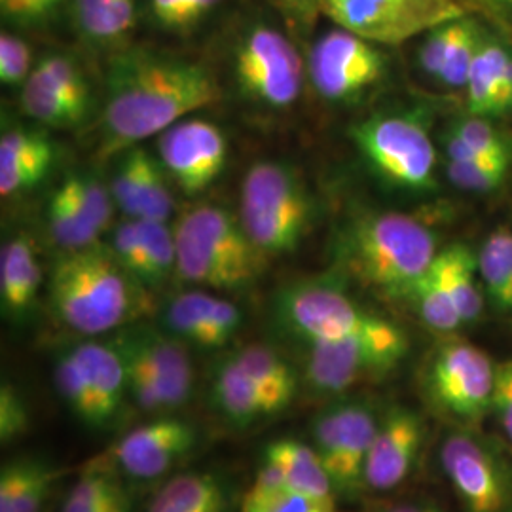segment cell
I'll return each instance as SVG.
<instances>
[{
  "label": "cell",
  "instance_id": "6da1fadb",
  "mask_svg": "<svg viewBox=\"0 0 512 512\" xmlns=\"http://www.w3.org/2000/svg\"><path fill=\"white\" fill-rule=\"evenodd\" d=\"M219 99V82L202 63L148 52L118 55L107 73L99 156L137 147Z\"/></svg>",
  "mask_w": 512,
  "mask_h": 512
},
{
  "label": "cell",
  "instance_id": "7a4b0ae2",
  "mask_svg": "<svg viewBox=\"0 0 512 512\" xmlns=\"http://www.w3.org/2000/svg\"><path fill=\"white\" fill-rule=\"evenodd\" d=\"M50 302L57 319L82 336L124 329L147 308L145 287L99 243L55 262Z\"/></svg>",
  "mask_w": 512,
  "mask_h": 512
},
{
  "label": "cell",
  "instance_id": "3957f363",
  "mask_svg": "<svg viewBox=\"0 0 512 512\" xmlns=\"http://www.w3.org/2000/svg\"><path fill=\"white\" fill-rule=\"evenodd\" d=\"M177 270L183 281L234 293L251 287L268 258L247 236L239 217L228 209L202 203L186 209L175 230Z\"/></svg>",
  "mask_w": 512,
  "mask_h": 512
},
{
  "label": "cell",
  "instance_id": "277c9868",
  "mask_svg": "<svg viewBox=\"0 0 512 512\" xmlns=\"http://www.w3.org/2000/svg\"><path fill=\"white\" fill-rule=\"evenodd\" d=\"M437 255L435 234L416 217L393 211L357 220L344 239L349 270L391 296L406 298Z\"/></svg>",
  "mask_w": 512,
  "mask_h": 512
},
{
  "label": "cell",
  "instance_id": "5b68a950",
  "mask_svg": "<svg viewBox=\"0 0 512 512\" xmlns=\"http://www.w3.org/2000/svg\"><path fill=\"white\" fill-rule=\"evenodd\" d=\"M313 202L294 165L262 160L245 171L239 220L268 260L293 255L310 230Z\"/></svg>",
  "mask_w": 512,
  "mask_h": 512
},
{
  "label": "cell",
  "instance_id": "8992f818",
  "mask_svg": "<svg viewBox=\"0 0 512 512\" xmlns=\"http://www.w3.org/2000/svg\"><path fill=\"white\" fill-rule=\"evenodd\" d=\"M120 353L129 397L143 414L169 416L194 391V366L186 344L167 330L131 323L110 342Z\"/></svg>",
  "mask_w": 512,
  "mask_h": 512
},
{
  "label": "cell",
  "instance_id": "52a82bcc",
  "mask_svg": "<svg viewBox=\"0 0 512 512\" xmlns=\"http://www.w3.org/2000/svg\"><path fill=\"white\" fill-rule=\"evenodd\" d=\"M408 353V338L393 323L365 334L308 344L304 382L315 395L340 397L357 385L382 378Z\"/></svg>",
  "mask_w": 512,
  "mask_h": 512
},
{
  "label": "cell",
  "instance_id": "ba28073f",
  "mask_svg": "<svg viewBox=\"0 0 512 512\" xmlns=\"http://www.w3.org/2000/svg\"><path fill=\"white\" fill-rule=\"evenodd\" d=\"M351 137L366 162L389 183L416 192L435 186L437 152L420 116H372L353 126Z\"/></svg>",
  "mask_w": 512,
  "mask_h": 512
},
{
  "label": "cell",
  "instance_id": "9c48e42d",
  "mask_svg": "<svg viewBox=\"0 0 512 512\" xmlns=\"http://www.w3.org/2000/svg\"><path fill=\"white\" fill-rule=\"evenodd\" d=\"M241 95L264 109L293 107L304 88V61L293 40L270 25L251 27L234 54Z\"/></svg>",
  "mask_w": 512,
  "mask_h": 512
},
{
  "label": "cell",
  "instance_id": "30bf717a",
  "mask_svg": "<svg viewBox=\"0 0 512 512\" xmlns=\"http://www.w3.org/2000/svg\"><path fill=\"white\" fill-rule=\"evenodd\" d=\"M382 418L359 399H344L323 408L311 421V440L327 469L336 495L355 494L365 486L368 452Z\"/></svg>",
  "mask_w": 512,
  "mask_h": 512
},
{
  "label": "cell",
  "instance_id": "8fae6325",
  "mask_svg": "<svg viewBox=\"0 0 512 512\" xmlns=\"http://www.w3.org/2000/svg\"><path fill=\"white\" fill-rule=\"evenodd\" d=\"M281 327L306 344L332 342L380 329L387 319L355 304L338 287L319 281L294 283L275 298Z\"/></svg>",
  "mask_w": 512,
  "mask_h": 512
},
{
  "label": "cell",
  "instance_id": "7c38bea8",
  "mask_svg": "<svg viewBox=\"0 0 512 512\" xmlns=\"http://www.w3.org/2000/svg\"><path fill=\"white\" fill-rule=\"evenodd\" d=\"M323 14L372 44H403L465 16L463 0H325Z\"/></svg>",
  "mask_w": 512,
  "mask_h": 512
},
{
  "label": "cell",
  "instance_id": "4fadbf2b",
  "mask_svg": "<svg viewBox=\"0 0 512 512\" xmlns=\"http://www.w3.org/2000/svg\"><path fill=\"white\" fill-rule=\"evenodd\" d=\"M198 431L192 423L160 416L131 429L82 471H105L131 480H154L169 473L196 446Z\"/></svg>",
  "mask_w": 512,
  "mask_h": 512
},
{
  "label": "cell",
  "instance_id": "5bb4252c",
  "mask_svg": "<svg viewBox=\"0 0 512 512\" xmlns=\"http://www.w3.org/2000/svg\"><path fill=\"white\" fill-rule=\"evenodd\" d=\"M494 384L492 359L463 340L444 344L427 370L433 403L458 420H482L492 410Z\"/></svg>",
  "mask_w": 512,
  "mask_h": 512
},
{
  "label": "cell",
  "instance_id": "9a60e30c",
  "mask_svg": "<svg viewBox=\"0 0 512 512\" xmlns=\"http://www.w3.org/2000/svg\"><path fill=\"white\" fill-rule=\"evenodd\" d=\"M308 71L315 92L332 103H344L382 80L385 59L372 42L340 27L313 44Z\"/></svg>",
  "mask_w": 512,
  "mask_h": 512
},
{
  "label": "cell",
  "instance_id": "2e32d148",
  "mask_svg": "<svg viewBox=\"0 0 512 512\" xmlns=\"http://www.w3.org/2000/svg\"><path fill=\"white\" fill-rule=\"evenodd\" d=\"M158 158L165 173L186 196H198L220 177L228 160V141L219 126L184 118L158 135Z\"/></svg>",
  "mask_w": 512,
  "mask_h": 512
},
{
  "label": "cell",
  "instance_id": "e0dca14e",
  "mask_svg": "<svg viewBox=\"0 0 512 512\" xmlns=\"http://www.w3.org/2000/svg\"><path fill=\"white\" fill-rule=\"evenodd\" d=\"M442 469L469 512H503L512 499L511 475L490 446L452 433L440 448Z\"/></svg>",
  "mask_w": 512,
  "mask_h": 512
},
{
  "label": "cell",
  "instance_id": "ac0fdd59",
  "mask_svg": "<svg viewBox=\"0 0 512 512\" xmlns=\"http://www.w3.org/2000/svg\"><path fill=\"white\" fill-rule=\"evenodd\" d=\"M425 439L420 416L408 408H393L385 414L368 452L365 488L389 492L410 476Z\"/></svg>",
  "mask_w": 512,
  "mask_h": 512
},
{
  "label": "cell",
  "instance_id": "d6986e66",
  "mask_svg": "<svg viewBox=\"0 0 512 512\" xmlns=\"http://www.w3.org/2000/svg\"><path fill=\"white\" fill-rule=\"evenodd\" d=\"M164 330L186 346L219 349L238 334L243 315L230 300L205 291L175 294L165 304Z\"/></svg>",
  "mask_w": 512,
  "mask_h": 512
},
{
  "label": "cell",
  "instance_id": "ffe728a7",
  "mask_svg": "<svg viewBox=\"0 0 512 512\" xmlns=\"http://www.w3.org/2000/svg\"><path fill=\"white\" fill-rule=\"evenodd\" d=\"M52 139L33 129H6L0 139V194L16 196L42 183L54 167Z\"/></svg>",
  "mask_w": 512,
  "mask_h": 512
},
{
  "label": "cell",
  "instance_id": "44dd1931",
  "mask_svg": "<svg viewBox=\"0 0 512 512\" xmlns=\"http://www.w3.org/2000/svg\"><path fill=\"white\" fill-rule=\"evenodd\" d=\"M73 353L84 368L99 410L101 429H107L122 414L129 399L128 376L120 353L112 344L82 342Z\"/></svg>",
  "mask_w": 512,
  "mask_h": 512
},
{
  "label": "cell",
  "instance_id": "7402d4cb",
  "mask_svg": "<svg viewBox=\"0 0 512 512\" xmlns=\"http://www.w3.org/2000/svg\"><path fill=\"white\" fill-rule=\"evenodd\" d=\"M42 285L37 245L29 234H18L4 243L0 253V302L10 319H23L35 306Z\"/></svg>",
  "mask_w": 512,
  "mask_h": 512
},
{
  "label": "cell",
  "instance_id": "603a6c76",
  "mask_svg": "<svg viewBox=\"0 0 512 512\" xmlns=\"http://www.w3.org/2000/svg\"><path fill=\"white\" fill-rule=\"evenodd\" d=\"M211 401L220 416L239 429L274 416L258 385L232 355L220 359L213 368Z\"/></svg>",
  "mask_w": 512,
  "mask_h": 512
},
{
  "label": "cell",
  "instance_id": "cb8c5ba5",
  "mask_svg": "<svg viewBox=\"0 0 512 512\" xmlns=\"http://www.w3.org/2000/svg\"><path fill=\"white\" fill-rule=\"evenodd\" d=\"M55 480L57 471L44 459H10L0 471V512L42 511Z\"/></svg>",
  "mask_w": 512,
  "mask_h": 512
},
{
  "label": "cell",
  "instance_id": "d4e9b609",
  "mask_svg": "<svg viewBox=\"0 0 512 512\" xmlns=\"http://www.w3.org/2000/svg\"><path fill=\"white\" fill-rule=\"evenodd\" d=\"M232 357L258 385L274 416L293 403L298 393V376L277 351L264 344H249L234 351Z\"/></svg>",
  "mask_w": 512,
  "mask_h": 512
},
{
  "label": "cell",
  "instance_id": "484cf974",
  "mask_svg": "<svg viewBox=\"0 0 512 512\" xmlns=\"http://www.w3.org/2000/svg\"><path fill=\"white\" fill-rule=\"evenodd\" d=\"M137 19V0H73L74 29L97 48L116 46Z\"/></svg>",
  "mask_w": 512,
  "mask_h": 512
},
{
  "label": "cell",
  "instance_id": "4316f807",
  "mask_svg": "<svg viewBox=\"0 0 512 512\" xmlns=\"http://www.w3.org/2000/svg\"><path fill=\"white\" fill-rule=\"evenodd\" d=\"M228 497L219 476L184 473L165 482L147 512H226Z\"/></svg>",
  "mask_w": 512,
  "mask_h": 512
},
{
  "label": "cell",
  "instance_id": "83f0119b",
  "mask_svg": "<svg viewBox=\"0 0 512 512\" xmlns=\"http://www.w3.org/2000/svg\"><path fill=\"white\" fill-rule=\"evenodd\" d=\"M264 454L281 467L289 490L311 497H336L329 473L313 446L300 440H275L266 446Z\"/></svg>",
  "mask_w": 512,
  "mask_h": 512
},
{
  "label": "cell",
  "instance_id": "f1b7e54d",
  "mask_svg": "<svg viewBox=\"0 0 512 512\" xmlns=\"http://www.w3.org/2000/svg\"><path fill=\"white\" fill-rule=\"evenodd\" d=\"M512 52L497 40L482 38L467 76V110L473 116H499V90Z\"/></svg>",
  "mask_w": 512,
  "mask_h": 512
},
{
  "label": "cell",
  "instance_id": "f546056e",
  "mask_svg": "<svg viewBox=\"0 0 512 512\" xmlns=\"http://www.w3.org/2000/svg\"><path fill=\"white\" fill-rule=\"evenodd\" d=\"M444 291L454 302L463 323H473L482 313V293L476 285L475 256L463 245H452L433 262Z\"/></svg>",
  "mask_w": 512,
  "mask_h": 512
},
{
  "label": "cell",
  "instance_id": "4dcf8cb0",
  "mask_svg": "<svg viewBox=\"0 0 512 512\" xmlns=\"http://www.w3.org/2000/svg\"><path fill=\"white\" fill-rule=\"evenodd\" d=\"M46 220L50 236L65 251H78L97 245L101 236L63 183L55 188L48 202Z\"/></svg>",
  "mask_w": 512,
  "mask_h": 512
},
{
  "label": "cell",
  "instance_id": "1f68e13d",
  "mask_svg": "<svg viewBox=\"0 0 512 512\" xmlns=\"http://www.w3.org/2000/svg\"><path fill=\"white\" fill-rule=\"evenodd\" d=\"M131 495L122 478L105 471H82L61 512H129Z\"/></svg>",
  "mask_w": 512,
  "mask_h": 512
},
{
  "label": "cell",
  "instance_id": "d6a6232c",
  "mask_svg": "<svg viewBox=\"0 0 512 512\" xmlns=\"http://www.w3.org/2000/svg\"><path fill=\"white\" fill-rule=\"evenodd\" d=\"M141 234V270L137 281L145 289H160L177 270L175 236L167 228V222L137 219Z\"/></svg>",
  "mask_w": 512,
  "mask_h": 512
},
{
  "label": "cell",
  "instance_id": "836d02e7",
  "mask_svg": "<svg viewBox=\"0 0 512 512\" xmlns=\"http://www.w3.org/2000/svg\"><path fill=\"white\" fill-rule=\"evenodd\" d=\"M54 384L59 399L76 420L90 429H101L92 387L88 384L84 368L78 363L73 349H65L55 357Z\"/></svg>",
  "mask_w": 512,
  "mask_h": 512
},
{
  "label": "cell",
  "instance_id": "e575fe53",
  "mask_svg": "<svg viewBox=\"0 0 512 512\" xmlns=\"http://www.w3.org/2000/svg\"><path fill=\"white\" fill-rule=\"evenodd\" d=\"M478 268L490 300L495 306L509 311L512 277L511 230L499 228L486 239L478 258Z\"/></svg>",
  "mask_w": 512,
  "mask_h": 512
},
{
  "label": "cell",
  "instance_id": "d590c367",
  "mask_svg": "<svg viewBox=\"0 0 512 512\" xmlns=\"http://www.w3.org/2000/svg\"><path fill=\"white\" fill-rule=\"evenodd\" d=\"M21 107L46 128H74L84 120L35 69L21 88Z\"/></svg>",
  "mask_w": 512,
  "mask_h": 512
},
{
  "label": "cell",
  "instance_id": "8d00e7d4",
  "mask_svg": "<svg viewBox=\"0 0 512 512\" xmlns=\"http://www.w3.org/2000/svg\"><path fill=\"white\" fill-rule=\"evenodd\" d=\"M406 298H410L414 302L423 323L429 329L439 330V332H454L463 325L458 310H456L454 302L450 300L448 293L444 291L433 264L425 272V275H421L420 279L416 281V285L410 289Z\"/></svg>",
  "mask_w": 512,
  "mask_h": 512
},
{
  "label": "cell",
  "instance_id": "74e56055",
  "mask_svg": "<svg viewBox=\"0 0 512 512\" xmlns=\"http://www.w3.org/2000/svg\"><path fill=\"white\" fill-rule=\"evenodd\" d=\"M37 71L55 92L59 93L82 118L88 116L92 92L78 63L65 55H46L35 65Z\"/></svg>",
  "mask_w": 512,
  "mask_h": 512
},
{
  "label": "cell",
  "instance_id": "f35d334b",
  "mask_svg": "<svg viewBox=\"0 0 512 512\" xmlns=\"http://www.w3.org/2000/svg\"><path fill=\"white\" fill-rule=\"evenodd\" d=\"M171 179L165 173L160 158H154L148 150L143 152L141 167V190H139V211L137 219L167 222L173 211Z\"/></svg>",
  "mask_w": 512,
  "mask_h": 512
},
{
  "label": "cell",
  "instance_id": "ab89813d",
  "mask_svg": "<svg viewBox=\"0 0 512 512\" xmlns=\"http://www.w3.org/2000/svg\"><path fill=\"white\" fill-rule=\"evenodd\" d=\"M482 38L484 37L480 33V27L476 25L473 19H461L458 37L452 42V46L446 54V59H444L442 71H440L439 78H437L442 86L452 88V90L465 86L467 76L471 71V65H473V59H475L476 50H478Z\"/></svg>",
  "mask_w": 512,
  "mask_h": 512
},
{
  "label": "cell",
  "instance_id": "60d3db41",
  "mask_svg": "<svg viewBox=\"0 0 512 512\" xmlns=\"http://www.w3.org/2000/svg\"><path fill=\"white\" fill-rule=\"evenodd\" d=\"M143 152V147L128 148L122 154H118L120 160L114 165L110 192L116 207L126 215V219H137Z\"/></svg>",
  "mask_w": 512,
  "mask_h": 512
},
{
  "label": "cell",
  "instance_id": "b9f144b4",
  "mask_svg": "<svg viewBox=\"0 0 512 512\" xmlns=\"http://www.w3.org/2000/svg\"><path fill=\"white\" fill-rule=\"evenodd\" d=\"M63 184L73 194L74 200L80 203L99 234H103L112 222V207L116 205L110 188L90 175H71Z\"/></svg>",
  "mask_w": 512,
  "mask_h": 512
},
{
  "label": "cell",
  "instance_id": "7bdbcfd3",
  "mask_svg": "<svg viewBox=\"0 0 512 512\" xmlns=\"http://www.w3.org/2000/svg\"><path fill=\"white\" fill-rule=\"evenodd\" d=\"M454 133L469 145V147L501 162H512V147L503 133L482 116H465L459 118L454 126H450Z\"/></svg>",
  "mask_w": 512,
  "mask_h": 512
},
{
  "label": "cell",
  "instance_id": "ee69618b",
  "mask_svg": "<svg viewBox=\"0 0 512 512\" xmlns=\"http://www.w3.org/2000/svg\"><path fill=\"white\" fill-rule=\"evenodd\" d=\"M241 512H336V503L334 499L281 490L270 495L245 494Z\"/></svg>",
  "mask_w": 512,
  "mask_h": 512
},
{
  "label": "cell",
  "instance_id": "f6af8a7d",
  "mask_svg": "<svg viewBox=\"0 0 512 512\" xmlns=\"http://www.w3.org/2000/svg\"><path fill=\"white\" fill-rule=\"evenodd\" d=\"M220 0H150L154 21L169 31H188L209 16Z\"/></svg>",
  "mask_w": 512,
  "mask_h": 512
},
{
  "label": "cell",
  "instance_id": "bcb514c9",
  "mask_svg": "<svg viewBox=\"0 0 512 512\" xmlns=\"http://www.w3.org/2000/svg\"><path fill=\"white\" fill-rule=\"evenodd\" d=\"M509 165L505 162H452L448 160V179L461 190L469 192H490L501 186Z\"/></svg>",
  "mask_w": 512,
  "mask_h": 512
},
{
  "label": "cell",
  "instance_id": "7dc6e473",
  "mask_svg": "<svg viewBox=\"0 0 512 512\" xmlns=\"http://www.w3.org/2000/svg\"><path fill=\"white\" fill-rule=\"evenodd\" d=\"M33 54L25 40L2 33L0 35V82L4 86H23L33 73Z\"/></svg>",
  "mask_w": 512,
  "mask_h": 512
},
{
  "label": "cell",
  "instance_id": "c3c4849f",
  "mask_svg": "<svg viewBox=\"0 0 512 512\" xmlns=\"http://www.w3.org/2000/svg\"><path fill=\"white\" fill-rule=\"evenodd\" d=\"M31 427V410L25 403L18 387L2 384L0 387V440L12 444L21 439Z\"/></svg>",
  "mask_w": 512,
  "mask_h": 512
},
{
  "label": "cell",
  "instance_id": "681fc988",
  "mask_svg": "<svg viewBox=\"0 0 512 512\" xmlns=\"http://www.w3.org/2000/svg\"><path fill=\"white\" fill-rule=\"evenodd\" d=\"M463 18L446 21V23H442V25L431 29L427 33V37L423 40L420 48V67L421 71L427 76H431L435 80L439 78L444 59H446V54H448L452 42L458 37L459 25H461V19Z\"/></svg>",
  "mask_w": 512,
  "mask_h": 512
},
{
  "label": "cell",
  "instance_id": "f907efd6",
  "mask_svg": "<svg viewBox=\"0 0 512 512\" xmlns=\"http://www.w3.org/2000/svg\"><path fill=\"white\" fill-rule=\"evenodd\" d=\"M110 251L116 256V260L128 270L129 274L137 279L139 270H141V234H139V224L137 219H126V222L118 224L112 236V247Z\"/></svg>",
  "mask_w": 512,
  "mask_h": 512
},
{
  "label": "cell",
  "instance_id": "816d5d0a",
  "mask_svg": "<svg viewBox=\"0 0 512 512\" xmlns=\"http://www.w3.org/2000/svg\"><path fill=\"white\" fill-rule=\"evenodd\" d=\"M492 408L499 418L505 435L512 442V361L495 365L494 399Z\"/></svg>",
  "mask_w": 512,
  "mask_h": 512
},
{
  "label": "cell",
  "instance_id": "f5cc1de1",
  "mask_svg": "<svg viewBox=\"0 0 512 512\" xmlns=\"http://www.w3.org/2000/svg\"><path fill=\"white\" fill-rule=\"evenodd\" d=\"M65 0H0L4 18L19 23H38L50 18Z\"/></svg>",
  "mask_w": 512,
  "mask_h": 512
},
{
  "label": "cell",
  "instance_id": "db71d44e",
  "mask_svg": "<svg viewBox=\"0 0 512 512\" xmlns=\"http://www.w3.org/2000/svg\"><path fill=\"white\" fill-rule=\"evenodd\" d=\"M272 2L281 12V16L287 19V23L296 31L310 29L325 8V0H272Z\"/></svg>",
  "mask_w": 512,
  "mask_h": 512
},
{
  "label": "cell",
  "instance_id": "11a10c76",
  "mask_svg": "<svg viewBox=\"0 0 512 512\" xmlns=\"http://www.w3.org/2000/svg\"><path fill=\"white\" fill-rule=\"evenodd\" d=\"M281 490H289L287 488V480L281 471V467L275 463L274 459L264 454V461L258 469L255 476L253 486L249 488V495H270Z\"/></svg>",
  "mask_w": 512,
  "mask_h": 512
},
{
  "label": "cell",
  "instance_id": "9f6ffc18",
  "mask_svg": "<svg viewBox=\"0 0 512 512\" xmlns=\"http://www.w3.org/2000/svg\"><path fill=\"white\" fill-rule=\"evenodd\" d=\"M380 512H444L433 503H399L393 507H385Z\"/></svg>",
  "mask_w": 512,
  "mask_h": 512
},
{
  "label": "cell",
  "instance_id": "6f0895ef",
  "mask_svg": "<svg viewBox=\"0 0 512 512\" xmlns=\"http://www.w3.org/2000/svg\"><path fill=\"white\" fill-rule=\"evenodd\" d=\"M509 311H512V277H511V300H509Z\"/></svg>",
  "mask_w": 512,
  "mask_h": 512
},
{
  "label": "cell",
  "instance_id": "680465c9",
  "mask_svg": "<svg viewBox=\"0 0 512 512\" xmlns=\"http://www.w3.org/2000/svg\"><path fill=\"white\" fill-rule=\"evenodd\" d=\"M503 2H507V4H511L512 6V0H503Z\"/></svg>",
  "mask_w": 512,
  "mask_h": 512
}]
</instances>
